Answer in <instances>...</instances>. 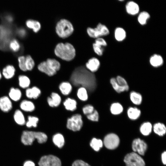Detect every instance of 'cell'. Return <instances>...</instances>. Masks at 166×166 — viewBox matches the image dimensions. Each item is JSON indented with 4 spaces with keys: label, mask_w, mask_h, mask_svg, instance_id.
Returning a JSON list of instances; mask_svg holds the SVG:
<instances>
[{
    "label": "cell",
    "mask_w": 166,
    "mask_h": 166,
    "mask_svg": "<svg viewBox=\"0 0 166 166\" xmlns=\"http://www.w3.org/2000/svg\"><path fill=\"white\" fill-rule=\"evenodd\" d=\"M26 24L28 28L32 29L35 33L38 32L41 28L40 23L35 20L29 19L26 21Z\"/></svg>",
    "instance_id": "obj_17"
},
{
    "label": "cell",
    "mask_w": 166,
    "mask_h": 166,
    "mask_svg": "<svg viewBox=\"0 0 166 166\" xmlns=\"http://www.w3.org/2000/svg\"><path fill=\"white\" fill-rule=\"evenodd\" d=\"M36 139L39 143H43L47 141V137L42 132L25 131L23 132L21 138L22 143L26 145H31Z\"/></svg>",
    "instance_id": "obj_4"
},
{
    "label": "cell",
    "mask_w": 166,
    "mask_h": 166,
    "mask_svg": "<svg viewBox=\"0 0 166 166\" xmlns=\"http://www.w3.org/2000/svg\"><path fill=\"white\" fill-rule=\"evenodd\" d=\"M21 92L18 89H14L12 88L11 89L9 95L12 100L17 101L19 100L21 97Z\"/></svg>",
    "instance_id": "obj_32"
},
{
    "label": "cell",
    "mask_w": 166,
    "mask_h": 166,
    "mask_svg": "<svg viewBox=\"0 0 166 166\" xmlns=\"http://www.w3.org/2000/svg\"><path fill=\"white\" fill-rule=\"evenodd\" d=\"M103 143L101 140L93 138L90 143L91 147L95 151H98L103 146Z\"/></svg>",
    "instance_id": "obj_33"
},
{
    "label": "cell",
    "mask_w": 166,
    "mask_h": 166,
    "mask_svg": "<svg viewBox=\"0 0 166 166\" xmlns=\"http://www.w3.org/2000/svg\"><path fill=\"white\" fill-rule=\"evenodd\" d=\"M55 30L59 37L65 38L72 34L74 31V28L72 23L69 20L61 19L57 22Z\"/></svg>",
    "instance_id": "obj_5"
},
{
    "label": "cell",
    "mask_w": 166,
    "mask_h": 166,
    "mask_svg": "<svg viewBox=\"0 0 166 166\" xmlns=\"http://www.w3.org/2000/svg\"><path fill=\"white\" fill-rule=\"evenodd\" d=\"M63 105L67 110L73 111L77 108V103L74 99L68 98L64 101Z\"/></svg>",
    "instance_id": "obj_24"
},
{
    "label": "cell",
    "mask_w": 166,
    "mask_h": 166,
    "mask_svg": "<svg viewBox=\"0 0 166 166\" xmlns=\"http://www.w3.org/2000/svg\"><path fill=\"white\" fill-rule=\"evenodd\" d=\"M20 107L22 110L26 112H32L35 109L34 104L32 102L27 100L22 101Z\"/></svg>",
    "instance_id": "obj_27"
},
{
    "label": "cell",
    "mask_w": 166,
    "mask_h": 166,
    "mask_svg": "<svg viewBox=\"0 0 166 166\" xmlns=\"http://www.w3.org/2000/svg\"><path fill=\"white\" fill-rule=\"evenodd\" d=\"M86 31L90 37L94 38H101L109 34V30L108 28L101 23H99L95 28H88Z\"/></svg>",
    "instance_id": "obj_6"
},
{
    "label": "cell",
    "mask_w": 166,
    "mask_h": 166,
    "mask_svg": "<svg viewBox=\"0 0 166 166\" xmlns=\"http://www.w3.org/2000/svg\"><path fill=\"white\" fill-rule=\"evenodd\" d=\"M140 110L136 107H129L127 110L128 117L132 120L137 119L140 117Z\"/></svg>",
    "instance_id": "obj_21"
},
{
    "label": "cell",
    "mask_w": 166,
    "mask_h": 166,
    "mask_svg": "<svg viewBox=\"0 0 166 166\" xmlns=\"http://www.w3.org/2000/svg\"><path fill=\"white\" fill-rule=\"evenodd\" d=\"M123 110L122 105L118 102L114 103L111 104L110 107L111 113L113 115H118L121 113Z\"/></svg>",
    "instance_id": "obj_30"
},
{
    "label": "cell",
    "mask_w": 166,
    "mask_h": 166,
    "mask_svg": "<svg viewBox=\"0 0 166 166\" xmlns=\"http://www.w3.org/2000/svg\"><path fill=\"white\" fill-rule=\"evenodd\" d=\"M154 132L160 136H164L166 132V128L165 125L161 123H155L153 126Z\"/></svg>",
    "instance_id": "obj_22"
},
{
    "label": "cell",
    "mask_w": 166,
    "mask_h": 166,
    "mask_svg": "<svg viewBox=\"0 0 166 166\" xmlns=\"http://www.w3.org/2000/svg\"><path fill=\"white\" fill-rule=\"evenodd\" d=\"M105 41L101 38H99L95 40L93 44V50L99 56L102 55L104 51V47L107 45Z\"/></svg>",
    "instance_id": "obj_12"
},
{
    "label": "cell",
    "mask_w": 166,
    "mask_h": 166,
    "mask_svg": "<svg viewBox=\"0 0 166 166\" xmlns=\"http://www.w3.org/2000/svg\"><path fill=\"white\" fill-rule=\"evenodd\" d=\"M94 110V107L89 105L85 106L82 109L83 113L86 115L92 113Z\"/></svg>",
    "instance_id": "obj_44"
},
{
    "label": "cell",
    "mask_w": 166,
    "mask_h": 166,
    "mask_svg": "<svg viewBox=\"0 0 166 166\" xmlns=\"http://www.w3.org/2000/svg\"><path fill=\"white\" fill-rule=\"evenodd\" d=\"M61 98L60 95L56 93H52L47 99V102L51 107H56L60 104Z\"/></svg>",
    "instance_id": "obj_15"
},
{
    "label": "cell",
    "mask_w": 166,
    "mask_h": 166,
    "mask_svg": "<svg viewBox=\"0 0 166 166\" xmlns=\"http://www.w3.org/2000/svg\"><path fill=\"white\" fill-rule=\"evenodd\" d=\"M70 80L75 85H81L90 90L93 89L96 85L94 74L83 66L75 68L71 75Z\"/></svg>",
    "instance_id": "obj_1"
},
{
    "label": "cell",
    "mask_w": 166,
    "mask_h": 166,
    "mask_svg": "<svg viewBox=\"0 0 166 166\" xmlns=\"http://www.w3.org/2000/svg\"><path fill=\"white\" fill-rule=\"evenodd\" d=\"M18 34L21 37H24L25 36L26 32L25 30L23 29H19L18 31Z\"/></svg>",
    "instance_id": "obj_46"
},
{
    "label": "cell",
    "mask_w": 166,
    "mask_h": 166,
    "mask_svg": "<svg viewBox=\"0 0 166 166\" xmlns=\"http://www.w3.org/2000/svg\"><path fill=\"white\" fill-rule=\"evenodd\" d=\"M150 63L153 67H157L162 65L163 63V60L160 55L155 54L150 58Z\"/></svg>",
    "instance_id": "obj_20"
},
{
    "label": "cell",
    "mask_w": 166,
    "mask_h": 166,
    "mask_svg": "<svg viewBox=\"0 0 166 166\" xmlns=\"http://www.w3.org/2000/svg\"><path fill=\"white\" fill-rule=\"evenodd\" d=\"M15 69L14 66L11 65H8L5 67L2 70V73L4 77L7 79L12 78L14 75Z\"/></svg>",
    "instance_id": "obj_18"
},
{
    "label": "cell",
    "mask_w": 166,
    "mask_h": 166,
    "mask_svg": "<svg viewBox=\"0 0 166 166\" xmlns=\"http://www.w3.org/2000/svg\"><path fill=\"white\" fill-rule=\"evenodd\" d=\"M35 65L34 60L30 55L25 57V66L26 70H31Z\"/></svg>",
    "instance_id": "obj_37"
},
{
    "label": "cell",
    "mask_w": 166,
    "mask_h": 166,
    "mask_svg": "<svg viewBox=\"0 0 166 166\" xmlns=\"http://www.w3.org/2000/svg\"><path fill=\"white\" fill-rule=\"evenodd\" d=\"M38 120L37 117L29 116L28 117V121L26 123V125L28 128L32 127H36L37 126Z\"/></svg>",
    "instance_id": "obj_40"
},
{
    "label": "cell",
    "mask_w": 166,
    "mask_h": 166,
    "mask_svg": "<svg viewBox=\"0 0 166 166\" xmlns=\"http://www.w3.org/2000/svg\"><path fill=\"white\" fill-rule=\"evenodd\" d=\"M60 62L54 59L48 58L40 63L38 65V69L49 76L55 74L60 69Z\"/></svg>",
    "instance_id": "obj_3"
},
{
    "label": "cell",
    "mask_w": 166,
    "mask_h": 166,
    "mask_svg": "<svg viewBox=\"0 0 166 166\" xmlns=\"http://www.w3.org/2000/svg\"><path fill=\"white\" fill-rule=\"evenodd\" d=\"M9 47L11 50L14 52L18 51L20 48V45L16 39L12 40L9 44Z\"/></svg>",
    "instance_id": "obj_38"
},
{
    "label": "cell",
    "mask_w": 166,
    "mask_h": 166,
    "mask_svg": "<svg viewBox=\"0 0 166 166\" xmlns=\"http://www.w3.org/2000/svg\"><path fill=\"white\" fill-rule=\"evenodd\" d=\"M117 83L119 85L122 87L127 91L128 90L129 87L126 80L121 76H118L116 78Z\"/></svg>",
    "instance_id": "obj_41"
},
{
    "label": "cell",
    "mask_w": 166,
    "mask_h": 166,
    "mask_svg": "<svg viewBox=\"0 0 166 166\" xmlns=\"http://www.w3.org/2000/svg\"><path fill=\"white\" fill-rule=\"evenodd\" d=\"M83 125L82 116L80 114H76L67 120L66 127L67 128L73 131H79Z\"/></svg>",
    "instance_id": "obj_8"
},
{
    "label": "cell",
    "mask_w": 166,
    "mask_h": 166,
    "mask_svg": "<svg viewBox=\"0 0 166 166\" xmlns=\"http://www.w3.org/2000/svg\"><path fill=\"white\" fill-rule=\"evenodd\" d=\"M12 108V103L6 96L2 97L0 98V109L4 112H8Z\"/></svg>",
    "instance_id": "obj_14"
},
{
    "label": "cell",
    "mask_w": 166,
    "mask_h": 166,
    "mask_svg": "<svg viewBox=\"0 0 166 166\" xmlns=\"http://www.w3.org/2000/svg\"><path fill=\"white\" fill-rule=\"evenodd\" d=\"M152 124L149 122H145L140 126V132L144 136H148L150 134L152 129Z\"/></svg>",
    "instance_id": "obj_23"
},
{
    "label": "cell",
    "mask_w": 166,
    "mask_h": 166,
    "mask_svg": "<svg viewBox=\"0 0 166 166\" xmlns=\"http://www.w3.org/2000/svg\"><path fill=\"white\" fill-rule=\"evenodd\" d=\"M126 9L127 12L132 15L137 14L139 10L138 5L132 1L129 2L127 3L126 6Z\"/></svg>",
    "instance_id": "obj_16"
},
{
    "label": "cell",
    "mask_w": 166,
    "mask_h": 166,
    "mask_svg": "<svg viewBox=\"0 0 166 166\" xmlns=\"http://www.w3.org/2000/svg\"><path fill=\"white\" fill-rule=\"evenodd\" d=\"M149 14L145 11L141 12L138 17V20L139 23L141 25H144L146 24L147 20L150 18Z\"/></svg>",
    "instance_id": "obj_36"
},
{
    "label": "cell",
    "mask_w": 166,
    "mask_h": 166,
    "mask_svg": "<svg viewBox=\"0 0 166 166\" xmlns=\"http://www.w3.org/2000/svg\"><path fill=\"white\" fill-rule=\"evenodd\" d=\"M2 77L1 74L0 72V79H1Z\"/></svg>",
    "instance_id": "obj_49"
},
{
    "label": "cell",
    "mask_w": 166,
    "mask_h": 166,
    "mask_svg": "<svg viewBox=\"0 0 166 166\" xmlns=\"http://www.w3.org/2000/svg\"><path fill=\"white\" fill-rule=\"evenodd\" d=\"M77 95L78 97L81 101H85L88 99L87 91L86 89L84 87H81L78 89Z\"/></svg>",
    "instance_id": "obj_34"
},
{
    "label": "cell",
    "mask_w": 166,
    "mask_h": 166,
    "mask_svg": "<svg viewBox=\"0 0 166 166\" xmlns=\"http://www.w3.org/2000/svg\"><path fill=\"white\" fill-rule=\"evenodd\" d=\"M23 166H35V165L32 161L28 160L24 163Z\"/></svg>",
    "instance_id": "obj_47"
},
{
    "label": "cell",
    "mask_w": 166,
    "mask_h": 166,
    "mask_svg": "<svg viewBox=\"0 0 166 166\" xmlns=\"http://www.w3.org/2000/svg\"><path fill=\"white\" fill-rule=\"evenodd\" d=\"M99 60L96 57L90 59L85 64L86 68L91 72L93 73L97 71L100 66Z\"/></svg>",
    "instance_id": "obj_13"
},
{
    "label": "cell",
    "mask_w": 166,
    "mask_h": 166,
    "mask_svg": "<svg viewBox=\"0 0 166 166\" xmlns=\"http://www.w3.org/2000/svg\"><path fill=\"white\" fill-rule=\"evenodd\" d=\"M166 151H164L161 155L162 161L164 165H165L166 164Z\"/></svg>",
    "instance_id": "obj_48"
},
{
    "label": "cell",
    "mask_w": 166,
    "mask_h": 166,
    "mask_svg": "<svg viewBox=\"0 0 166 166\" xmlns=\"http://www.w3.org/2000/svg\"><path fill=\"white\" fill-rule=\"evenodd\" d=\"M126 36V32L123 28L121 27L116 28L115 31V37L117 41H122L125 38Z\"/></svg>",
    "instance_id": "obj_29"
},
{
    "label": "cell",
    "mask_w": 166,
    "mask_h": 166,
    "mask_svg": "<svg viewBox=\"0 0 166 166\" xmlns=\"http://www.w3.org/2000/svg\"><path fill=\"white\" fill-rule=\"evenodd\" d=\"M39 166H61L60 160L57 157L52 155L42 157L38 163Z\"/></svg>",
    "instance_id": "obj_10"
},
{
    "label": "cell",
    "mask_w": 166,
    "mask_h": 166,
    "mask_svg": "<svg viewBox=\"0 0 166 166\" xmlns=\"http://www.w3.org/2000/svg\"><path fill=\"white\" fill-rule=\"evenodd\" d=\"M124 161L126 166H145L144 160L139 154L134 152L127 154Z\"/></svg>",
    "instance_id": "obj_7"
},
{
    "label": "cell",
    "mask_w": 166,
    "mask_h": 166,
    "mask_svg": "<svg viewBox=\"0 0 166 166\" xmlns=\"http://www.w3.org/2000/svg\"><path fill=\"white\" fill-rule=\"evenodd\" d=\"M53 141L54 144L60 148L63 146L65 142L63 136L60 133H57L54 135L53 136Z\"/></svg>",
    "instance_id": "obj_28"
},
{
    "label": "cell",
    "mask_w": 166,
    "mask_h": 166,
    "mask_svg": "<svg viewBox=\"0 0 166 166\" xmlns=\"http://www.w3.org/2000/svg\"><path fill=\"white\" fill-rule=\"evenodd\" d=\"M14 118L15 122L18 124L23 125L25 123V119L22 113L19 110L15 112Z\"/></svg>",
    "instance_id": "obj_31"
},
{
    "label": "cell",
    "mask_w": 166,
    "mask_h": 166,
    "mask_svg": "<svg viewBox=\"0 0 166 166\" xmlns=\"http://www.w3.org/2000/svg\"><path fill=\"white\" fill-rule=\"evenodd\" d=\"M19 85L22 88H25L28 87L30 85V81L29 78L26 76L21 75L18 77Z\"/></svg>",
    "instance_id": "obj_35"
},
{
    "label": "cell",
    "mask_w": 166,
    "mask_h": 166,
    "mask_svg": "<svg viewBox=\"0 0 166 166\" xmlns=\"http://www.w3.org/2000/svg\"><path fill=\"white\" fill-rule=\"evenodd\" d=\"M132 148L134 152H137L138 154L143 156L147 150V145L144 140L138 138L133 140Z\"/></svg>",
    "instance_id": "obj_11"
},
{
    "label": "cell",
    "mask_w": 166,
    "mask_h": 166,
    "mask_svg": "<svg viewBox=\"0 0 166 166\" xmlns=\"http://www.w3.org/2000/svg\"><path fill=\"white\" fill-rule=\"evenodd\" d=\"M87 118L89 120L93 121H97L99 118V115L98 112L96 110L91 113L87 115Z\"/></svg>",
    "instance_id": "obj_42"
},
{
    "label": "cell",
    "mask_w": 166,
    "mask_h": 166,
    "mask_svg": "<svg viewBox=\"0 0 166 166\" xmlns=\"http://www.w3.org/2000/svg\"><path fill=\"white\" fill-rule=\"evenodd\" d=\"M118 0L120 1H123L124 0Z\"/></svg>",
    "instance_id": "obj_50"
},
{
    "label": "cell",
    "mask_w": 166,
    "mask_h": 166,
    "mask_svg": "<svg viewBox=\"0 0 166 166\" xmlns=\"http://www.w3.org/2000/svg\"><path fill=\"white\" fill-rule=\"evenodd\" d=\"M72 166H90L88 163L81 160H77L75 161Z\"/></svg>",
    "instance_id": "obj_45"
},
{
    "label": "cell",
    "mask_w": 166,
    "mask_h": 166,
    "mask_svg": "<svg viewBox=\"0 0 166 166\" xmlns=\"http://www.w3.org/2000/svg\"><path fill=\"white\" fill-rule=\"evenodd\" d=\"M110 82L113 89L117 93H120L126 91L125 89L117 83L116 78H112L110 80Z\"/></svg>",
    "instance_id": "obj_39"
},
{
    "label": "cell",
    "mask_w": 166,
    "mask_h": 166,
    "mask_svg": "<svg viewBox=\"0 0 166 166\" xmlns=\"http://www.w3.org/2000/svg\"><path fill=\"white\" fill-rule=\"evenodd\" d=\"M54 53L57 57L67 61H71L76 55L74 47L68 42L57 44L54 49Z\"/></svg>",
    "instance_id": "obj_2"
},
{
    "label": "cell",
    "mask_w": 166,
    "mask_h": 166,
    "mask_svg": "<svg viewBox=\"0 0 166 166\" xmlns=\"http://www.w3.org/2000/svg\"><path fill=\"white\" fill-rule=\"evenodd\" d=\"M40 89L36 87H33L31 88H29L26 91L27 97L30 98L37 99L41 94Z\"/></svg>",
    "instance_id": "obj_19"
},
{
    "label": "cell",
    "mask_w": 166,
    "mask_h": 166,
    "mask_svg": "<svg viewBox=\"0 0 166 166\" xmlns=\"http://www.w3.org/2000/svg\"><path fill=\"white\" fill-rule=\"evenodd\" d=\"M59 89L61 93L64 95H68L72 90L71 84L68 82H63L60 84Z\"/></svg>",
    "instance_id": "obj_25"
},
{
    "label": "cell",
    "mask_w": 166,
    "mask_h": 166,
    "mask_svg": "<svg viewBox=\"0 0 166 166\" xmlns=\"http://www.w3.org/2000/svg\"><path fill=\"white\" fill-rule=\"evenodd\" d=\"M131 101L136 105H140L142 101V96L139 93L135 91L131 92L130 94Z\"/></svg>",
    "instance_id": "obj_26"
},
{
    "label": "cell",
    "mask_w": 166,
    "mask_h": 166,
    "mask_svg": "<svg viewBox=\"0 0 166 166\" xmlns=\"http://www.w3.org/2000/svg\"><path fill=\"white\" fill-rule=\"evenodd\" d=\"M18 61L20 69L23 71H27L25 66V57L23 56H20L18 58Z\"/></svg>",
    "instance_id": "obj_43"
},
{
    "label": "cell",
    "mask_w": 166,
    "mask_h": 166,
    "mask_svg": "<svg viewBox=\"0 0 166 166\" xmlns=\"http://www.w3.org/2000/svg\"><path fill=\"white\" fill-rule=\"evenodd\" d=\"M105 146L109 149H114L119 145L120 139L118 136L115 134L111 133L106 135L103 141Z\"/></svg>",
    "instance_id": "obj_9"
}]
</instances>
